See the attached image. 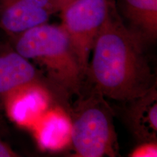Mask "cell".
Wrapping results in <instances>:
<instances>
[{"label":"cell","mask_w":157,"mask_h":157,"mask_svg":"<svg viewBox=\"0 0 157 157\" xmlns=\"http://www.w3.org/2000/svg\"><path fill=\"white\" fill-rule=\"evenodd\" d=\"M138 33L125 25L117 10L96 37L87 76L105 98L126 102L143 95L156 83L145 44Z\"/></svg>","instance_id":"1"},{"label":"cell","mask_w":157,"mask_h":157,"mask_svg":"<svg viewBox=\"0 0 157 157\" xmlns=\"http://www.w3.org/2000/svg\"><path fill=\"white\" fill-rule=\"evenodd\" d=\"M10 39L19 54L44 68L56 93L64 97L81 94L86 75L61 25L45 23Z\"/></svg>","instance_id":"2"},{"label":"cell","mask_w":157,"mask_h":157,"mask_svg":"<svg viewBox=\"0 0 157 157\" xmlns=\"http://www.w3.org/2000/svg\"><path fill=\"white\" fill-rule=\"evenodd\" d=\"M70 121L71 141L78 156H117L119 146L113 111L105 97L93 87L74 104Z\"/></svg>","instance_id":"3"},{"label":"cell","mask_w":157,"mask_h":157,"mask_svg":"<svg viewBox=\"0 0 157 157\" xmlns=\"http://www.w3.org/2000/svg\"><path fill=\"white\" fill-rule=\"evenodd\" d=\"M116 10L114 0H74L60 11V25L86 76L94 42Z\"/></svg>","instance_id":"4"},{"label":"cell","mask_w":157,"mask_h":157,"mask_svg":"<svg viewBox=\"0 0 157 157\" xmlns=\"http://www.w3.org/2000/svg\"><path fill=\"white\" fill-rule=\"evenodd\" d=\"M59 12L54 0H0V31L10 38L48 23Z\"/></svg>","instance_id":"5"},{"label":"cell","mask_w":157,"mask_h":157,"mask_svg":"<svg viewBox=\"0 0 157 157\" xmlns=\"http://www.w3.org/2000/svg\"><path fill=\"white\" fill-rule=\"evenodd\" d=\"M33 85L49 84L31 60L19 54L10 43H0V105L15 93Z\"/></svg>","instance_id":"6"},{"label":"cell","mask_w":157,"mask_h":157,"mask_svg":"<svg viewBox=\"0 0 157 157\" xmlns=\"http://www.w3.org/2000/svg\"><path fill=\"white\" fill-rule=\"evenodd\" d=\"M126 103V120L131 132L140 143L156 142V83L146 93Z\"/></svg>","instance_id":"7"},{"label":"cell","mask_w":157,"mask_h":157,"mask_svg":"<svg viewBox=\"0 0 157 157\" xmlns=\"http://www.w3.org/2000/svg\"><path fill=\"white\" fill-rule=\"evenodd\" d=\"M123 15L129 27L147 43L157 38V0H121Z\"/></svg>","instance_id":"8"},{"label":"cell","mask_w":157,"mask_h":157,"mask_svg":"<svg viewBox=\"0 0 157 157\" xmlns=\"http://www.w3.org/2000/svg\"><path fill=\"white\" fill-rule=\"evenodd\" d=\"M43 121L39 130V141L43 147L57 148L71 140V121L63 115L52 113Z\"/></svg>","instance_id":"9"},{"label":"cell","mask_w":157,"mask_h":157,"mask_svg":"<svg viewBox=\"0 0 157 157\" xmlns=\"http://www.w3.org/2000/svg\"><path fill=\"white\" fill-rule=\"evenodd\" d=\"M157 156L156 142H143L136 147L129 156L132 157H151Z\"/></svg>","instance_id":"10"},{"label":"cell","mask_w":157,"mask_h":157,"mask_svg":"<svg viewBox=\"0 0 157 157\" xmlns=\"http://www.w3.org/2000/svg\"><path fill=\"white\" fill-rule=\"evenodd\" d=\"M19 154L0 139V157H16Z\"/></svg>","instance_id":"11"},{"label":"cell","mask_w":157,"mask_h":157,"mask_svg":"<svg viewBox=\"0 0 157 157\" xmlns=\"http://www.w3.org/2000/svg\"><path fill=\"white\" fill-rule=\"evenodd\" d=\"M54 1L56 3L57 6H58L59 10H60V11L63 7H65L66 5H68V3H70L71 2L74 1V0H54ZM59 13H60V12H59Z\"/></svg>","instance_id":"12"}]
</instances>
